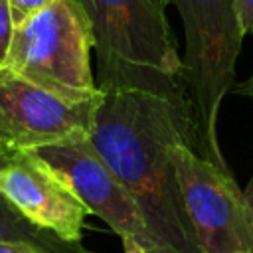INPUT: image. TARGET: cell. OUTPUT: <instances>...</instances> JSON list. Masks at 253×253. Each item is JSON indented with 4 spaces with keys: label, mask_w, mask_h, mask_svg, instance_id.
<instances>
[{
    "label": "cell",
    "mask_w": 253,
    "mask_h": 253,
    "mask_svg": "<svg viewBox=\"0 0 253 253\" xmlns=\"http://www.w3.org/2000/svg\"><path fill=\"white\" fill-rule=\"evenodd\" d=\"M77 2L93 28L99 89L144 91L190 103L166 0Z\"/></svg>",
    "instance_id": "obj_2"
},
{
    "label": "cell",
    "mask_w": 253,
    "mask_h": 253,
    "mask_svg": "<svg viewBox=\"0 0 253 253\" xmlns=\"http://www.w3.org/2000/svg\"><path fill=\"white\" fill-rule=\"evenodd\" d=\"M146 253H178V251H174L172 247H166V245H158V247L146 249Z\"/></svg>",
    "instance_id": "obj_17"
},
{
    "label": "cell",
    "mask_w": 253,
    "mask_h": 253,
    "mask_svg": "<svg viewBox=\"0 0 253 253\" xmlns=\"http://www.w3.org/2000/svg\"><path fill=\"white\" fill-rule=\"evenodd\" d=\"M233 93H237V95H243V97H249V99L253 101V75H251L249 79H245L243 83L235 85Z\"/></svg>",
    "instance_id": "obj_14"
},
{
    "label": "cell",
    "mask_w": 253,
    "mask_h": 253,
    "mask_svg": "<svg viewBox=\"0 0 253 253\" xmlns=\"http://www.w3.org/2000/svg\"><path fill=\"white\" fill-rule=\"evenodd\" d=\"M6 154L8 152L0 148V164ZM0 243H26V245L45 249L49 253H95V251H89L83 243L79 245L67 243L57 235L38 227L24 213H20L8 202V198H4L2 192H0Z\"/></svg>",
    "instance_id": "obj_9"
},
{
    "label": "cell",
    "mask_w": 253,
    "mask_h": 253,
    "mask_svg": "<svg viewBox=\"0 0 253 253\" xmlns=\"http://www.w3.org/2000/svg\"><path fill=\"white\" fill-rule=\"evenodd\" d=\"M123 245H125V253H146V249L130 239H123Z\"/></svg>",
    "instance_id": "obj_16"
},
{
    "label": "cell",
    "mask_w": 253,
    "mask_h": 253,
    "mask_svg": "<svg viewBox=\"0 0 253 253\" xmlns=\"http://www.w3.org/2000/svg\"><path fill=\"white\" fill-rule=\"evenodd\" d=\"M51 0H8L14 26H22L40 10H43Z\"/></svg>",
    "instance_id": "obj_11"
},
{
    "label": "cell",
    "mask_w": 253,
    "mask_h": 253,
    "mask_svg": "<svg viewBox=\"0 0 253 253\" xmlns=\"http://www.w3.org/2000/svg\"><path fill=\"white\" fill-rule=\"evenodd\" d=\"M0 192L38 227L67 243H81L87 208L65 178L34 150H18L4 156Z\"/></svg>",
    "instance_id": "obj_8"
},
{
    "label": "cell",
    "mask_w": 253,
    "mask_h": 253,
    "mask_svg": "<svg viewBox=\"0 0 253 253\" xmlns=\"http://www.w3.org/2000/svg\"><path fill=\"white\" fill-rule=\"evenodd\" d=\"M103 93L89 140L162 245L178 253H204L186 213L170 156L180 142L200 150L192 105L130 89Z\"/></svg>",
    "instance_id": "obj_1"
},
{
    "label": "cell",
    "mask_w": 253,
    "mask_h": 253,
    "mask_svg": "<svg viewBox=\"0 0 253 253\" xmlns=\"http://www.w3.org/2000/svg\"><path fill=\"white\" fill-rule=\"evenodd\" d=\"M243 34H253V0H233Z\"/></svg>",
    "instance_id": "obj_12"
},
{
    "label": "cell",
    "mask_w": 253,
    "mask_h": 253,
    "mask_svg": "<svg viewBox=\"0 0 253 253\" xmlns=\"http://www.w3.org/2000/svg\"><path fill=\"white\" fill-rule=\"evenodd\" d=\"M34 152L59 172L87 211L103 219L121 239H130L144 249L162 245L150 233L138 206L89 138L51 144Z\"/></svg>",
    "instance_id": "obj_7"
},
{
    "label": "cell",
    "mask_w": 253,
    "mask_h": 253,
    "mask_svg": "<svg viewBox=\"0 0 253 253\" xmlns=\"http://www.w3.org/2000/svg\"><path fill=\"white\" fill-rule=\"evenodd\" d=\"M184 208L204 253H253V219L235 176L202 158L188 142L170 152Z\"/></svg>",
    "instance_id": "obj_6"
},
{
    "label": "cell",
    "mask_w": 253,
    "mask_h": 253,
    "mask_svg": "<svg viewBox=\"0 0 253 253\" xmlns=\"http://www.w3.org/2000/svg\"><path fill=\"white\" fill-rule=\"evenodd\" d=\"M0 253H49V251L26 243H0Z\"/></svg>",
    "instance_id": "obj_13"
},
{
    "label": "cell",
    "mask_w": 253,
    "mask_h": 253,
    "mask_svg": "<svg viewBox=\"0 0 253 253\" xmlns=\"http://www.w3.org/2000/svg\"><path fill=\"white\" fill-rule=\"evenodd\" d=\"M243 198H245V204H247L249 213H251V219H253V176H251V180H249V184H247V188L243 192Z\"/></svg>",
    "instance_id": "obj_15"
},
{
    "label": "cell",
    "mask_w": 253,
    "mask_h": 253,
    "mask_svg": "<svg viewBox=\"0 0 253 253\" xmlns=\"http://www.w3.org/2000/svg\"><path fill=\"white\" fill-rule=\"evenodd\" d=\"M166 4L178 10L184 24L182 77L196 119L198 154L233 176L217 140L219 107L235 89V63L245 38L233 0H166Z\"/></svg>",
    "instance_id": "obj_3"
},
{
    "label": "cell",
    "mask_w": 253,
    "mask_h": 253,
    "mask_svg": "<svg viewBox=\"0 0 253 253\" xmlns=\"http://www.w3.org/2000/svg\"><path fill=\"white\" fill-rule=\"evenodd\" d=\"M105 93L67 95L38 85L12 69H0V148L38 150L91 138Z\"/></svg>",
    "instance_id": "obj_5"
},
{
    "label": "cell",
    "mask_w": 253,
    "mask_h": 253,
    "mask_svg": "<svg viewBox=\"0 0 253 253\" xmlns=\"http://www.w3.org/2000/svg\"><path fill=\"white\" fill-rule=\"evenodd\" d=\"M14 20H12V12H10V4L8 0H0V69L4 67L10 43H12V36H14Z\"/></svg>",
    "instance_id": "obj_10"
},
{
    "label": "cell",
    "mask_w": 253,
    "mask_h": 253,
    "mask_svg": "<svg viewBox=\"0 0 253 253\" xmlns=\"http://www.w3.org/2000/svg\"><path fill=\"white\" fill-rule=\"evenodd\" d=\"M91 49L93 28L81 4L51 0L14 28L4 67L67 95H89L99 91L91 71Z\"/></svg>",
    "instance_id": "obj_4"
}]
</instances>
